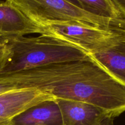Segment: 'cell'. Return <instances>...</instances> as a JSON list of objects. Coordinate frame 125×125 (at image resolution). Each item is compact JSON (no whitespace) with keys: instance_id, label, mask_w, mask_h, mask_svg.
Masks as SVG:
<instances>
[{"instance_id":"277c9868","label":"cell","mask_w":125,"mask_h":125,"mask_svg":"<svg viewBox=\"0 0 125 125\" xmlns=\"http://www.w3.org/2000/svg\"><path fill=\"white\" fill-rule=\"evenodd\" d=\"M39 25L44 29L43 35L69 43L88 54L109 47L123 32L77 21L44 22Z\"/></svg>"},{"instance_id":"30bf717a","label":"cell","mask_w":125,"mask_h":125,"mask_svg":"<svg viewBox=\"0 0 125 125\" xmlns=\"http://www.w3.org/2000/svg\"><path fill=\"white\" fill-rule=\"evenodd\" d=\"M82 9L91 13L116 20L122 18L112 4L110 0H77Z\"/></svg>"},{"instance_id":"5b68a950","label":"cell","mask_w":125,"mask_h":125,"mask_svg":"<svg viewBox=\"0 0 125 125\" xmlns=\"http://www.w3.org/2000/svg\"><path fill=\"white\" fill-rule=\"evenodd\" d=\"M56 100L55 97L35 89H22L0 95V125H12L13 118L40 103Z\"/></svg>"},{"instance_id":"7c38bea8","label":"cell","mask_w":125,"mask_h":125,"mask_svg":"<svg viewBox=\"0 0 125 125\" xmlns=\"http://www.w3.org/2000/svg\"><path fill=\"white\" fill-rule=\"evenodd\" d=\"M121 17L125 20V0H110Z\"/></svg>"},{"instance_id":"8992f818","label":"cell","mask_w":125,"mask_h":125,"mask_svg":"<svg viewBox=\"0 0 125 125\" xmlns=\"http://www.w3.org/2000/svg\"><path fill=\"white\" fill-rule=\"evenodd\" d=\"M56 101L61 111L62 125H113L114 118L94 105L64 99Z\"/></svg>"},{"instance_id":"ba28073f","label":"cell","mask_w":125,"mask_h":125,"mask_svg":"<svg viewBox=\"0 0 125 125\" xmlns=\"http://www.w3.org/2000/svg\"><path fill=\"white\" fill-rule=\"evenodd\" d=\"M88 56L125 87V32L121 33L109 47Z\"/></svg>"},{"instance_id":"9c48e42d","label":"cell","mask_w":125,"mask_h":125,"mask_svg":"<svg viewBox=\"0 0 125 125\" xmlns=\"http://www.w3.org/2000/svg\"><path fill=\"white\" fill-rule=\"evenodd\" d=\"M12 125H62L60 107L56 100L43 101L16 116Z\"/></svg>"},{"instance_id":"7a4b0ae2","label":"cell","mask_w":125,"mask_h":125,"mask_svg":"<svg viewBox=\"0 0 125 125\" xmlns=\"http://www.w3.org/2000/svg\"><path fill=\"white\" fill-rule=\"evenodd\" d=\"M8 44L11 57L0 74L17 73L50 64L92 61L82 49L47 35L0 38Z\"/></svg>"},{"instance_id":"4fadbf2b","label":"cell","mask_w":125,"mask_h":125,"mask_svg":"<svg viewBox=\"0 0 125 125\" xmlns=\"http://www.w3.org/2000/svg\"><path fill=\"white\" fill-rule=\"evenodd\" d=\"M17 89H18L16 87L15 85L11 83L0 81V95Z\"/></svg>"},{"instance_id":"5bb4252c","label":"cell","mask_w":125,"mask_h":125,"mask_svg":"<svg viewBox=\"0 0 125 125\" xmlns=\"http://www.w3.org/2000/svg\"><path fill=\"white\" fill-rule=\"evenodd\" d=\"M67 1H68L69 2H71V3L74 4L75 5V6H78V7H80V4L78 3V2L77 1V0H67ZM80 8H81V7H80Z\"/></svg>"},{"instance_id":"8fae6325","label":"cell","mask_w":125,"mask_h":125,"mask_svg":"<svg viewBox=\"0 0 125 125\" xmlns=\"http://www.w3.org/2000/svg\"><path fill=\"white\" fill-rule=\"evenodd\" d=\"M11 55V50L8 44L0 39V72L9 61Z\"/></svg>"},{"instance_id":"52a82bcc","label":"cell","mask_w":125,"mask_h":125,"mask_svg":"<svg viewBox=\"0 0 125 125\" xmlns=\"http://www.w3.org/2000/svg\"><path fill=\"white\" fill-rule=\"evenodd\" d=\"M44 29L31 20L21 11L7 1L0 2V38L25 36L27 34L43 35Z\"/></svg>"},{"instance_id":"6da1fadb","label":"cell","mask_w":125,"mask_h":125,"mask_svg":"<svg viewBox=\"0 0 125 125\" xmlns=\"http://www.w3.org/2000/svg\"><path fill=\"white\" fill-rule=\"evenodd\" d=\"M18 89H35L56 99L91 104L114 118L125 112V87L93 61L50 64L0 74Z\"/></svg>"},{"instance_id":"3957f363","label":"cell","mask_w":125,"mask_h":125,"mask_svg":"<svg viewBox=\"0 0 125 125\" xmlns=\"http://www.w3.org/2000/svg\"><path fill=\"white\" fill-rule=\"evenodd\" d=\"M6 1L38 24L44 22L77 21L125 32V20H116L96 15L67 0Z\"/></svg>"}]
</instances>
